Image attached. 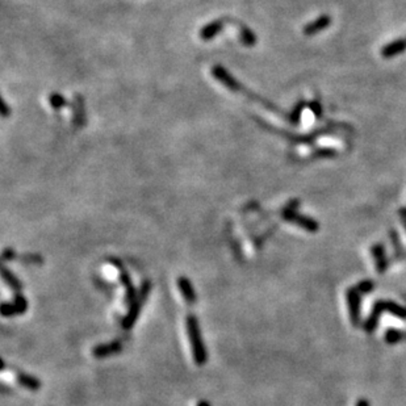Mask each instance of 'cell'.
<instances>
[{
	"instance_id": "obj_1",
	"label": "cell",
	"mask_w": 406,
	"mask_h": 406,
	"mask_svg": "<svg viewBox=\"0 0 406 406\" xmlns=\"http://www.w3.org/2000/svg\"><path fill=\"white\" fill-rule=\"evenodd\" d=\"M185 326H187L188 338H190L191 347H192V355H194L195 363L197 366H203L208 359V354H206L203 338H201L199 321H197L196 317L190 314L185 319Z\"/></svg>"
},
{
	"instance_id": "obj_2",
	"label": "cell",
	"mask_w": 406,
	"mask_h": 406,
	"mask_svg": "<svg viewBox=\"0 0 406 406\" xmlns=\"http://www.w3.org/2000/svg\"><path fill=\"white\" fill-rule=\"evenodd\" d=\"M150 291H151L150 281L149 280L144 281V284L141 285L138 293L136 294L134 300L131 301L130 306H129L128 314L125 316V318L122 319V328L125 329V330H129V329H131L134 326L136 321H137L138 317H140L142 306H144V304L146 303V300L149 299Z\"/></svg>"
},
{
	"instance_id": "obj_3",
	"label": "cell",
	"mask_w": 406,
	"mask_h": 406,
	"mask_svg": "<svg viewBox=\"0 0 406 406\" xmlns=\"http://www.w3.org/2000/svg\"><path fill=\"white\" fill-rule=\"evenodd\" d=\"M283 217H284L287 221L293 222L296 225L301 226L305 230L308 231H317L318 230V222L314 221V220L309 219V217L303 216V214H299L294 209L292 208H285L284 212H283Z\"/></svg>"
},
{
	"instance_id": "obj_4",
	"label": "cell",
	"mask_w": 406,
	"mask_h": 406,
	"mask_svg": "<svg viewBox=\"0 0 406 406\" xmlns=\"http://www.w3.org/2000/svg\"><path fill=\"white\" fill-rule=\"evenodd\" d=\"M28 309V301L22 294H16L15 300L12 303L2 304V314L4 317L16 316V314H24Z\"/></svg>"
},
{
	"instance_id": "obj_5",
	"label": "cell",
	"mask_w": 406,
	"mask_h": 406,
	"mask_svg": "<svg viewBox=\"0 0 406 406\" xmlns=\"http://www.w3.org/2000/svg\"><path fill=\"white\" fill-rule=\"evenodd\" d=\"M122 351V343L119 341H113L110 342V343H103L96 346L92 350V355L95 358H108L111 355H115V354H119Z\"/></svg>"
},
{
	"instance_id": "obj_6",
	"label": "cell",
	"mask_w": 406,
	"mask_h": 406,
	"mask_svg": "<svg viewBox=\"0 0 406 406\" xmlns=\"http://www.w3.org/2000/svg\"><path fill=\"white\" fill-rule=\"evenodd\" d=\"M330 24H331L330 16L322 15V16H319L318 19H316L314 21H312L310 24H308V25L304 28V33H305L306 36L317 35V33H319L321 31H323V29H326L328 26H330Z\"/></svg>"
},
{
	"instance_id": "obj_7",
	"label": "cell",
	"mask_w": 406,
	"mask_h": 406,
	"mask_svg": "<svg viewBox=\"0 0 406 406\" xmlns=\"http://www.w3.org/2000/svg\"><path fill=\"white\" fill-rule=\"evenodd\" d=\"M176 283H178V288L180 289L183 299L188 304H194L196 301V292H195V288L190 279L184 278V276H180V278H178Z\"/></svg>"
},
{
	"instance_id": "obj_8",
	"label": "cell",
	"mask_w": 406,
	"mask_h": 406,
	"mask_svg": "<svg viewBox=\"0 0 406 406\" xmlns=\"http://www.w3.org/2000/svg\"><path fill=\"white\" fill-rule=\"evenodd\" d=\"M406 50V38H398V40L392 41L391 44L385 45L381 50V56L384 58H392L398 54L403 53Z\"/></svg>"
},
{
	"instance_id": "obj_9",
	"label": "cell",
	"mask_w": 406,
	"mask_h": 406,
	"mask_svg": "<svg viewBox=\"0 0 406 406\" xmlns=\"http://www.w3.org/2000/svg\"><path fill=\"white\" fill-rule=\"evenodd\" d=\"M17 381H19L20 385L26 388L28 391L36 392L41 388V381L35 376L28 375V373H19L17 375Z\"/></svg>"
},
{
	"instance_id": "obj_10",
	"label": "cell",
	"mask_w": 406,
	"mask_h": 406,
	"mask_svg": "<svg viewBox=\"0 0 406 406\" xmlns=\"http://www.w3.org/2000/svg\"><path fill=\"white\" fill-rule=\"evenodd\" d=\"M2 278L4 279V281H6L7 284L10 285L15 292H20L22 289L21 281L16 278V275L12 271H10V269L4 266L2 267Z\"/></svg>"
},
{
	"instance_id": "obj_11",
	"label": "cell",
	"mask_w": 406,
	"mask_h": 406,
	"mask_svg": "<svg viewBox=\"0 0 406 406\" xmlns=\"http://www.w3.org/2000/svg\"><path fill=\"white\" fill-rule=\"evenodd\" d=\"M221 24H220L219 21L217 22H212V24H209V25H206L205 28L203 29V32H201V37L204 38V40H208V38H212L214 37V35H216L217 32L220 31V28H221Z\"/></svg>"
},
{
	"instance_id": "obj_12",
	"label": "cell",
	"mask_w": 406,
	"mask_h": 406,
	"mask_svg": "<svg viewBox=\"0 0 406 406\" xmlns=\"http://www.w3.org/2000/svg\"><path fill=\"white\" fill-rule=\"evenodd\" d=\"M310 108H312L313 112L316 113L317 117H321V115H322V108H321V105H319L318 101H313V103L310 104Z\"/></svg>"
},
{
	"instance_id": "obj_13",
	"label": "cell",
	"mask_w": 406,
	"mask_h": 406,
	"mask_svg": "<svg viewBox=\"0 0 406 406\" xmlns=\"http://www.w3.org/2000/svg\"><path fill=\"white\" fill-rule=\"evenodd\" d=\"M13 258H15V253H13V250H4L3 260L13 259Z\"/></svg>"
},
{
	"instance_id": "obj_14",
	"label": "cell",
	"mask_w": 406,
	"mask_h": 406,
	"mask_svg": "<svg viewBox=\"0 0 406 406\" xmlns=\"http://www.w3.org/2000/svg\"><path fill=\"white\" fill-rule=\"evenodd\" d=\"M196 406H210V403L206 402V401H200V402H197Z\"/></svg>"
}]
</instances>
